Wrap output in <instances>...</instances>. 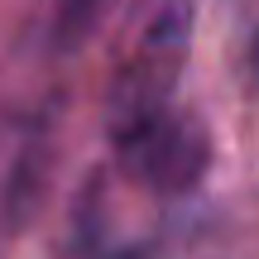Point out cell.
Returning a JSON list of instances; mask_svg holds the SVG:
<instances>
[{"instance_id": "6da1fadb", "label": "cell", "mask_w": 259, "mask_h": 259, "mask_svg": "<svg viewBox=\"0 0 259 259\" xmlns=\"http://www.w3.org/2000/svg\"><path fill=\"white\" fill-rule=\"evenodd\" d=\"M192 15L197 0H135L111 82V139L173 111V92L192 48Z\"/></svg>"}, {"instance_id": "7a4b0ae2", "label": "cell", "mask_w": 259, "mask_h": 259, "mask_svg": "<svg viewBox=\"0 0 259 259\" xmlns=\"http://www.w3.org/2000/svg\"><path fill=\"white\" fill-rule=\"evenodd\" d=\"M125 168L154 192H187L197 187V178L206 173V158H211V139H206L202 120L183 115L173 106L168 115L130 130L115 139Z\"/></svg>"}, {"instance_id": "3957f363", "label": "cell", "mask_w": 259, "mask_h": 259, "mask_svg": "<svg viewBox=\"0 0 259 259\" xmlns=\"http://www.w3.org/2000/svg\"><path fill=\"white\" fill-rule=\"evenodd\" d=\"M106 5H111V0H63V29L82 38L87 29L106 15Z\"/></svg>"}]
</instances>
